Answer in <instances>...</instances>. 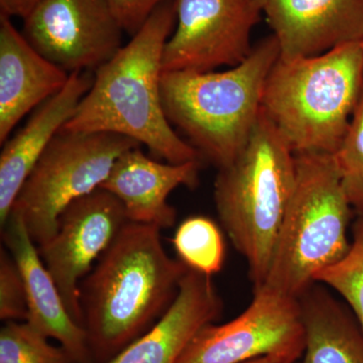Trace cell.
<instances>
[{
    "label": "cell",
    "instance_id": "6da1fadb",
    "mask_svg": "<svg viewBox=\"0 0 363 363\" xmlns=\"http://www.w3.org/2000/svg\"><path fill=\"white\" fill-rule=\"evenodd\" d=\"M161 229L128 221L80 284L93 362L106 363L157 323L189 267L169 257Z\"/></svg>",
    "mask_w": 363,
    "mask_h": 363
},
{
    "label": "cell",
    "instance_id": "7a4b0ae2",
    "mask_svg": "<svg viewBox=\"0 0 363 363\" xmlns=\"http://www.w3.org/2000/svg\"><path fill=\"white\" fill-rule=\"evenodd\" d=\"M176 23L175 0L157 7L130 42L94 72L92 86L62 130L126 136L171 164L202 161L174 131L162 107V54Z\"/></svg>",
    "mask_w": 363,
    "mask_h": 363
},
{
    "label": "cell",
    "instance_id": "3957f363",
    "mask_svg": "<svg viewBox=\"0 0 363 363\" xmlns=\"http://www.w3.org/2000/svg\"><path fill=\"white\" fill-rule=\"evenodd\" d=\"M279 56L272 35L229 70L162 72V102L169 123L188 136L202 159L218 169L229 166L259 121L267 79Z\"/></svg>",
    "mask_w": 363,
    "mask_h": 363
},
{
    "label": "cell",
    "instance_id": "277c9868",
    "mask_svg": "<svg viewBox=\"0 0 363 363\" xmlns=\"http://www.w3.org/2000/svg\"><path fill=\"white\" fill-rule=\"evenodd\" d=\"M363 90V42L311 57L279 56L262 109L296 155L333 154Z\"/></svg>",
    "mask_w": 363,
    "mask_h": 363
},
{
    "label": "cell",
    "instance_id": "5b68a950",
    "mask_svg": "<svg viewBox=\"0 0 363 363\" xmlns=\"http://www.w3.org/2000/svg\"><path fill=\"white\" fill-rule=\"evenodd\" d=\"M295 181L296 154L262 109L247 147L214 183L219 220L255 288L266 281Z\"/></svg>",
    "mask_w": 363,
    "mask_h": 363
},
{
    "label": "cell",
    "instance_id": "8992f818",
    "mask_svg": "<svg viewBox=\"0 0 363 363\" xmlns=\"http://www.w3.org/2000/svg\"><path fill=\"white\" fill-rule=\"evenodd\" d=\"M353 211L332 155H296L295 186L264 285L300 297L350 252Z\"/></svg>",
    "mask_w": 363,
    "mask_h": 363
},
{
    "label": "cell",
    "instance_id": "52a82bcc",
    "mask_svg": "<svg viewBox=\"0 0 363 363\" xmlns=\"http://www.w3.org/2000/svg\"><path fill=\"white\" fill-rule=\"evenodd\" d=\"M138 145L116 133L60 130L26 179L11 212L20 215L38 247L45 245L56 235L66 207L101 187L117 157Z\"/></svg>",
    "mask_w": 363,
    "mask_h": 363
},
{
    "label": "cell",
    "instance_id": "ba28073f",
    "mask_svg": "<svg viewBox=\"0 0 363 363\" xmlns=\"http://www.w3.org/2000/svg\"><path fill=\"white\" fill-rule=\"evenodd\" d=\"M304 348L298 298L262 285L238 317L203 327L177 363H243L262 357L297 363Z\"/></svg>",
    "mask_w": 363,
    "mask_h": 363
},
{
    "label": "cell",
    "instance_id": "9c48e42d",
    "mask_svg": "<svg viewBox=\"0 0 363 363\" xmlns=\"http://www.w3.org/2000/svg\"><path fill=\"white\" fill-rule=\"evenodd\" d=\"M123 28L107 0H40L23 18L33 49L68 74L96 71L123 48Z\"/></svg>",
    "mask_w": 363,
    "mask_h": 363
},
{
    "label": "cell",
    "instance_id": "30bf717a",
    "mask_svg": "<svg viewBox=\"0 0 363 363\" xmlns=\"http://www.w3.org/2000/svg\"><path fill=\"white\" fill-rule=\"evenodd\" d=\"M177 28L162 54V72H210L238 66L252 51L262 9L252 0H175Z\"/></svg>",
    "mask_w": 363,
    "mask_h": 363
},
{
    "label": "cell",
    "instance_id": "8fae6325",
    "mask_svg": "<svg viewBox=\"0 0 363 363\" xmlns=\"http://www.w3.org/2000/svg\"><path fill=\"white\" fill-rule=\"evenodd\" d=\"M123 203L104 189L72 202L56 235L38 247L72 318L83 326L80 284L128 223Z\"/></svg>",
    "mask_w": 363,
    "mask_h": 363
},
{
    "label": "cell",
    "instance_id": "7c38bea8",
    "mask_svg": "<svg viewBox=\"0 0 363 363\" xmlns=\"http://www.w3.org/2000/svg\"><path fill=\"white\" fill-rule=\"evenodd\" d=\"M262 11L285 58L363 42V0H267Z\"/></svg>",
    "mask_w": 363,
    "mask_h": 363
},
{
    "label": "cell",
    "instance_id": "4fadbf2b",
    "mask_svg": "<svg viewBox=\"0 0 363 363\" xmlns=\"http://www.w3.org/2000/svg\"><path fill=\"white\" fill-rule=\"evenodd\" d=\"M1 230L4 245L20 267L25 281L28 303L26 322L45 337L58 341L68 353L71 363H94L85 329L67 309L58 286L20 215L11 212Z\"/></svg>",
    "mask_w": 363,
    "mask_h": 363
},
{
    "label": "cell",
    "instance_id": "5bb4252c",
    "mask_svg": "<svg viewBox=\"0 0 363 363\" xmlns=\"http://www.w3.org/2000/svg\"><path fill=\"white\" fill-rule=\"evenodd\" d=\"M200 169L201 160L164 164L143 154L138 145L117 157L100 188L123 203L128 221L171 228L177 213L175 208L169 204V196L181 186L197 187Z\"/></svg>",
    "mask_w": 363,
    "mask_h": 363
},
{
    "label": "cell",
    "instance_id": "9a60e30c",
    "mask_svg": "<svg viewBox=\"0 0 363 363\" xmlns=\"http://www.w3.org/2000/svg\"><path fill=\"white\" fill-rule=\"evenodd\" d=\"M222 311L223 301L211 277L189 269L168 311L106 363H177L196 334Z\"/></svg>",
    "mask_w": 363,
    "mask_h": 363
},
{
    "label": "cell",
    "instance_id": "2e32d148",
    "mask_svg": "<svg viewBox=\"0 0 363 363\" xmlns=\"http://www.w3.org/2000/svg\"><path fill=\"white\" fill-rule=\"evenodd\" d=\"M69 78L33 49L11 18L0 16V143L28 112L58 94Z\"/></svg>",
    "mask_w": 363,
    "mask_h": 363
},
{
    "label": "cell",
    "instance_id": "e0dca14e",
    "mask_svg": "<svg viewBox=\"0 0 363 363\" xmlns=\"http://www.w3.org/2000/svg\"><path fill=\"white\" fill-rule=\"evenodd\" d=\"M94 80L91 72L72 73L58 94L38 107L0 155V225L4 226L14 202L35 164L55 135L70 121Z\"/></svg>",
    "mask_w": 363,
    "mask_h": 363
},
{
    "label": "cell",
    "instance_id": "ac0fdd59",
    "mask_svg": "<svg viewBox=\"0 0 363 363\" xmlns=\"http://www.w3.org/2000/svg\"><path fill=\"white\" fill-rule=\"evenodd\" d=\"M298 298L305 348L297 363H363V330L347 305L320 283Z\"/></svg>",
    "mask_w": 363,
    "mask_h": 363
},
{
    "label": "cell",
    "instance_id": "d6986e66",
    "mask_svg": "<svg viewBox=\"0 0 363 363\" xmlns=\"http://www.w3.org/2000/svg\"><path fill=\"white\" fill-rule=\"evenodd\" d=\"M172 242L179 259L192 271L212 277L223 269L225 242L212 219L200 215L188 217L177 228Z\"/></svg>",
    "mask_w": 363,
    "mask_h": 363
},
{
    "label": "cell",
    "instance_id": "ffe728a7",
    "mask_svg": "<svg viewBox=\"0 0 363 363\" xmlns=\"http://www.w3.org/2000/svg\"><path fill=\"white\" fill-rule=\"evenodd\" d=\"M316 283L323 284L345 301L363 330V216L353 227L350 252L337 264L320 272Z\"/></svg>",
    "mask_w": 363,
    "mask_h": 363
},
{
    "label": "cell",
    "instance_id": "44dd1931",
    "mask_svg": "<svg viewBox=\"0 0 363 363\" xmlns=\"http://www.w3.org/2000/svg\"><path fill=\"white\" fill-rule=\"evenodd\" d=\"M48 339L28 322H4L0 330V363H71L66 350Z\"/></svg>",
    "mask_w": 363,
    "mask_h": 363
},
{
    "label": "cell",
    "instance_id": "7402d4cb",
    "mask_svg": "<svg viewBox=\"0 0 363 363\" xmlns=\"http://www.w3.org/2000/svg\"><path fill=\"white\" fill-rule=\"evenodd\" d=\"M332 157L351 206L363 216V90L347 130Z\"/></svg>",
    "mask_w": 363,
    "mask_h": 363
},
{
    "label": "cell",
    "instance_id": "603a6c76",
    "mask_svg": "<svg viewBox=\"0 0 363 363\" xmlns=\"http://www.w3.org/2000/svg\"><path fill=\"white\" fill-rule=\"evenodd\" d=\"M28 303L25 281L18 264L7 248L0 252V319L26 321Z\"/></svg>",
    "mask_w": 363,
    "mask_h": 363
},
{
    "label": "cell",
    "instance_id": "cb8c5ba5",
    "mask_svg": "<svg viewBox=\"0 0 363 363\" xmlns=\"http://www.w3.org/2000/svg\"><path fill=\"white\" fill-rule=\"evenodd\" d=\"M169 0H107L123 32L135 35L152 13Z\"/></svg>",
    "mask_w": 363,
    "mask_h": 363
},
{
    "label": "cell",
    "instance_id": "d4e9b609",
    "mask_svg": "<svg viewBox=\"0 0 363 363\" xmlns=\"http://www.w3.org/2000/svg\"><path fill=\"white\" fill-rule=\"evenodd\" d=\"M40 0H0V16L26 18Z\"/></svg>",
    "mask_w": 363,
    "mask_h": 363
},
{
    "label": "cell",
    "instance_id": "484cf974",
    "mask_svg": "<svg viewBox=\"0 0 363 363\" xmlns=\"http://www.w3.org/2000/svg\"><path fill=\"white\" fill-rule=\"evenodd\" d=\"M243 363H284L281 360L277 359L272 357H262L259 358H255V359L248 360Z\"/></svg>",
    "mask_w": 363,
    "mask_h": 363
},
{
    "label": "cell",
    "instance_id": "4316f807",
    "mask_svg": "<svg viewBox=\"0 0 363 363\" xmlns=\"http://www.w3.org/2000/svg\"><path fill=\"white\" fill-rule=\"evenodd\" d=\"M252 1L262 9H264V4H266L267 0H252Z\"/></svg>",
    "mask_w": 363,
    "mask_h": 363
}]
</instances>
